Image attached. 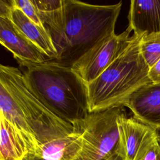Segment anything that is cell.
Here are the masks:
<instances>
[{
    "label": "cell",
    "instance_id": "cell-1",
    "mask_svg": "<svg viewBox=\"0 0 160 160\" xmlns=\"http://www.w3.org/2000/svg\"><path fill=\"white\" fill-rule=\"evenodd\" d=\"M17 62L28 88L59 118L75 126L90 112L86 84L71 66L49 59Z\"/></svg>",
    "mask_w": 160,
    "mask_h": 160
},
{
    "label": "cell",
    "instance_id": "cell-2",
    "mask_svg": "<svg viewBox=\"0 0 160 160\" xmlns=\"http://www.w3.org/2000/svg\"><path fill=\"white\" fill-rule=\"evenodd\" d=\"M122 2L96 5L64 0L63 24L51 38L58 52L56 61L71 66L94 46L115 32Z\"/></svg>",
    "mask_w": 160,
    "mask_h": 160
},
{
    "label": "cell",
    "instance_id": "cell-3",
    "mask_svg": "<svg viewBox=\"0 0 160 160\" xmlns=\"http://www.w3.org/2000/svg\"><path fill=\"white\" fill-rule=\"evenodd\" d=\"M139 39L132 34L128 45L112 63L86 84L90 112L123 107L134 92L151 82L149 68L140 51Z\"/></svg>",
    "mask_w": 160,
    "mask_h": 160
},
{
    "label": "cell",
    "instance_id": "cell-4",
    "mask_svg": "<svg viewBox=\"0 0 160 160\" xmlns=\"http://www.w3.org/2000/svg\"><path fill=\"white\" fill-rule=\"evenodd\" d=\"M0 84L17 104L38 145L75 131L74 126L56 116L29 90L19 68L1 64Z\"/></svg>",
    "mask_w": 160,
    "mask_h": 160
},
{
    "label": "cell",
    "instance_id": "cell-5",
    "mask_svg": "<svg viewBox=\"0 0 160 160\" xmlns=\"http://www.w3.org/2000/svg\"><path fill=\"white\" fill-rule=\"evenodd\" d=\"M122 107L91 112L77 125L82 147L74 160H107L114 154L120 141Z\"/></svg>",
    "mask_w": 160,
    "mask_h": 160
},
{
    "label": "cell",
    "instance_id": "cell-6",
    "mask_svg": "<svg viewBox=\"0 0 160 160\" xmlns=\"http://www.w3.org/2000/svg\"><path fill=\"white\" fill-rule=\"evenodd\" d=\"M131 30L115 32L106 37L71 65L74 71L86 84L96 79L128 45Z\"/></svg>",
    "mask_w": 160,
    "mask_h": 160
},
{
    "label": "cell",
    "instance_id": "cell-7",
    "mask_svg": "<svg viewBox=\"0 0 160 160\" xmlns=\"http://www.w3.org/2000/svg\"><path fill=\"white\" fill-rule=\"evenodd\" d=\"M0 16L7 17L16 29L36 46L49 60H56L58 52L45 26H40L28 18L9 1L0 0Z\"/></svg>",
    "mask_w": 160,
    "mask_h": 160
},
{
    "label": "cell",
    "instance_id": "cell-8",
    "mask_svg": "<svg viewBox=\"0 0 160 160\" xmlns=\"http://www.w3.org/2000/svg\"><path fill=\"white\" fill-rule=\"evenodd\" d=\"M124 106L131 111L136 119L156 130L160 129V84L150 82L144 84Z\"/></svg>",
    "mask_w": 160,
    "mask_h": 160
},
{
    "label": "cell",
    "instance_id": "cell-9",
    "mask_svg": "<svg viewBox=\"0 0 160 160\" xmlns=\"http://www.w3.org/2000/svg\"><path fill=\"white\" fill-rule=\"evenodd\" d=\"M0 42L17 61L41 63L48 60L45 54L21 34L6 16H0Z\"/></svg>",
    "mask_w": 160,
    "mask_h": 160
},
{
    "label": "cell",
    "instance_id": "cell-10",
    "mask_svg": "<svg viewBox=\"0 0 160 160\" xmlns=\"http://www.w3.org/2000/svg\"><path fill=\"white\" fill-rule=\"evenodd\" d=\"M0 160H25L38 146L37 140L0 116Z\"/></svg>",
    "mask_w": 160,
    "mask_h": 160
},
{
    "label": "cell",
    "instance_id": "cell-11",
    "mask_svg": "<svg viewBox=\"0 0 160 160\" xmlns=\"http://www.w3.org/2000/svg\"><path fill=\"white\" fill-rule=\"evenodd\" d=\"M120 141L116 154L122 160H136L141 148L156 131L133 116L123 112L120 118Z\"/></svg>",
    "mask_w": 160,
    "mask_h": 160
},
{
    "label": "cell",
    "instance_id": "cell-12",
    "mask_svg": "<svg viewBox=\"0 0 160 160\" xmlns=\"http://www.w3.org/2000/svg\"><path fill=\"white\" fill-rule=\"evenodd\" d=\"M71 134L38 145L25 160H74L81 151L82 137L77 125Z\"/></svg>",
    "mask_w": 160,
    "mask_h": 160
},
{
    "label": "cell",
    "instance_id": "cell-13",
    "mask_svg": "<svg viewBox=\"0 0 160 160\" xmlns=\"http://www.w3.org/2000/svg\"><path fill=\"white\" fill-rule=\"evenodd\" d=\"M128 18V28L137 36L160 32V0L131 1Z\"/></svg>",
    "mask_w": 160,
    "mask_h": 160
},
{
    "label": "cell",
    "instance_id": "cell-14",
    "mask_svg": "<svg viewBox=\"0 0 160 160\" xmlns=\"http://www.w3.org/2000/svg\"><path fill=\"white\" fill-rule=\"evenodd\" d=\"M38 16L51 36L61 29L64 11V0H32Z\"/></svg>",
    "mask_w": 160,
    "mask_h": 160
},
{
    "label": "cell",
    "instance_id": "cell-15",
    "mask_svg": "<svg viewBox=\"0 0 160 160\" xmlns=\"http://www.w3.org/2000/svg\"><path fill=\"white\" fill-rule=\"evenodd\" d=\"M0 112V116L4 117L20 130L33 136L17 104L7 89L1 84Z\"/></svg>",
    "mask_w": 160,
    "mask_h": 160
},
{
    "label": "cell",
    "instance_id": "cell-16",
    "mask_svg": "<svg viewBox=\"0 0 160 160\" xmlns=\"http://www.w3.org/2000/svg\"><path fill=\"white\" fill-rule=\"evenodd\" d=\"M139 48L141 55L150 69L160 59V32L140 37Z\"/></svg>",
    "mask_w": 160,
    "mask_h": 160
},
{
    "label": "cell",
    "instance_id": "cell-17",
    "mask_svg": "<svg viewBox=\"0 0 160 160\" xmlns=\"http://www.w3.org/2000/svg\"><path fill=\"white\" fill-rule=\"evenodd\" d=\"M136 160H160V142L156 131L144 143Z\"/></svg>",
    "mask_w": 160,
    "mask_h": 160
},
{
    "label": "cell",
    "instance_id": "cell-18",
    "mask_svg": "<svg viewBox=\"0 0 160 160\" xmlns=\"http://www.w3.org/2000/svg\"><path fill=\"white\" fill-rule=\"evenodd\" d=\"M9 2L13 7L21 10L24 14L34 23L40 26H45L38 16L32 0H11Z\"/></svg>",
    "mask_w": 160,
    "mask_h": 160
},
{
    "label": "cell",
    "instance_id": "cell-19",
    "mask_svg": "<svg viewBox=\"0 0 160 160\" xmlns=\"http://www.w3.org/2000/svg\"><path fill=\"white\" fill-rule=\"evenodd\" d=\"M149 78L156 84H160V59L149 69Z\"/></svg>",
    "mask_w": 160,
    "mask_h": 160
},
{
    "label": "cell",
    "instance_id": "cell-20",
    "mask_svg": "<svg viewBox=\"0 0 160 160\" xmlns=\"http://www.w3.org/2000/svg\"><path fill=\"white\" fill-rule=\"evenodd\" d=\"M107 160H122V159L119 156H118L117 154H114Z\"/></svg>",
    "mask_w": 160,
    "mask_h": 160
},
{
    "label": "cell",
    "instance_id": "cell-21",
    "mask_svg": "<svg viewBox=\"0 0 160 160\" xmlns=\"http://www.w3.org/2000/svg\"><path fill=\"white\" fill-rule=\"evenodd\" d=\"M156 131H157V134H158L159 141V142H160V129H158V130H156Z\"/></svg>",
    "mask_w": 160,
    "mask_h": 160
}]
</instances>
